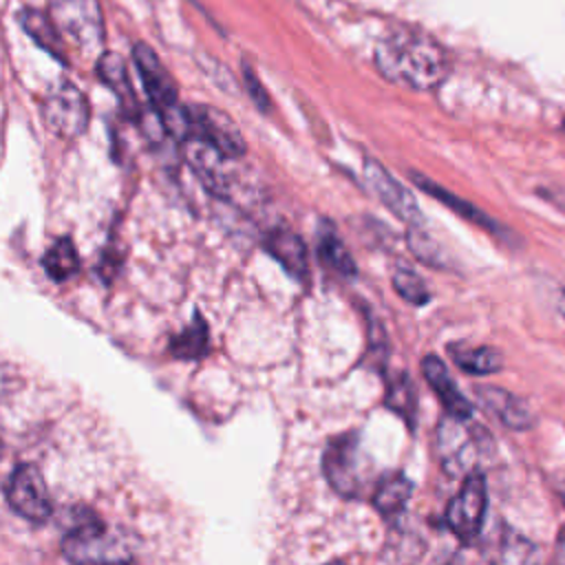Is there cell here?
<instances>
[{
    "label": "cell",
    "instance_id": "e0dca14e",
    "mask_svg": "<svg viewBox=\"0 0 565 565\" xmlns=\"http://www.w3.org/2000/svg\"><path fill=\"white\" fill-rule=\"evenodd\" d=\"M20 26L33 38V42L38 46H42L49 55L57 57V60H66L64 55V38L57 31L55 22L51 20V15H44L42 11L35 9H22L20 11Z\"/></svg>",
    "mask_w": 565,
    "mask_h": 565
},
{
    "label": "cell",
    "instance_id": "3957f363",
    "mask_svg": "<svg viewBox=\"0 0 565 565\" xmlns=\"http://www.w3.org/2000/svg\"><path fill=\"white\" fill-rule=\"evenodd\" d=\"M492 450V437L470 417L446 415L437 426V452L448 475L477 472L481 459Z\"/></svg>",
    "mask_w": 565,
    "mask_h": 565
},
{
    "label": "cell",
    "instance_id": "4dcf8cb0",
    "mask_svg": "<svg viewBox=\"0 0 565 565\" xmlns=\"http://www.w3.org/2000/svg\"><path fill=\"white\" fill-rule=\"evenodd\" d=\"M329 565H344V563H340V561H335V563H329Z\"/></svg>",
    "mask_w": 565,
    "mask_h": 565
},
{
    "label": "cell",
    "instance_id": "ac0fdd59",
    "mask_svg": "<svg viewBox=\"0 0 565 565\" xmlns=\"http://www.w3.org/2000/svg\"><path fill=\"white\" fill-rule=\"evenodd\" d=\"M448 353L452 358V362L470 373V375H490L497 373L501 369V353L492 347H470L463 342H452L448 347Z\"/></svg>",
    "mask_w": 565,
    "mask_h": 565
},
{
    "label": "cell",
    "instance_id": "ffe728a7",
    "mask_svg": "<svg viewBox=\"0 0 565 565\" xmlns=\"http://www.w3.org/2000/svg\"><path fill=\"white\" fill-rule=\"evenodd\" d=\"M384 404L413 426L415 413H417V393L406 373H397L386 382Z\"/></svg>",
    "mask_w": 565,
    "mask_h": 565
},
{
    "label": "cell",
    "instance_id": "8fae6325",
    "mask_svg": "<svg viewBox=\"0 0 565 565\" xmlns=\"http://www.w3.org/2000/svg\"><path fill=\"white\" fill-rule=\"evenodd\" d=\"M181 141H183V154H185L190 168L194 170V174L203 181V185L210 192L225 196L230 192V183H232V172L227 168V161H232V159L225 157L221 150H216L214 146H210L205 139H201L194 132H188Z\"/></svg>",
    "mask_w": 565,
    "mask_h": 565
},
{
    "label": "cell",
    "instance_id": "d6986e66",
    "mask_svg": "<svg viewBox=\"0 0 565 565\" xmlns=\"http://www.w3.org/2000/svg\"><path fill=\"white\" fill-rule=\"evenodd\" d=\"M411 492H413V483L408 481V477H404L402 472H393L377 483L373 492V505L384 516H395L404 510L406 501L411 499Z\"/></svg>",
    "mask_w": 565,
    "mask_h": 565
},
{
    "label": "cell",
    "instance_id": "f1b7e54d",
    "mask_svg": "<svg viewBox=\"0 0 565 565\" xmlns=\"http://www.w3.org/2000/svg\"><path fill=\"white\" fill-rule=\"evenodd\" d=\"M556 565H565V530L556 541Z\"/></svg>",
    "mask_w": 565,
    "mask_h": 565
},
{
    "label": "cell",
    "instance_id": "2e32d148",
    "mask_svg": "<svg viewBox=\"0 0 565 565\" xmlns=\"http://www.w3.org/2000/svg\"><path fill=\"white\" fill-rule=\"evenodd\" d=\"M95 68H97L99 79L117 95L121 106L128 108V110H137V97H135V90H132V84H130L126 62L119 55L104 51L97 57Z\"/></svg>",
    "mask_w": 565,
    "mask_h": 565
},
{
    "label": "cell",
    "instance_id": "f546056e",
    "mask_svg": "<svg viewBox=\"0 0 565 565\" xmlns=\"http://www.w3.org/2000/svg\"><path fill=\"white\" fill-rule=\"evenodd\" d=\"M558 311H561V316L565 318V289H563L561 296H558Z\"/></svg>",
    "mask_w": 565,
    "mask_h": 565
},
{
    "label": "cell",
    "instance_id": "44dd1931",
    "mask_svg": "<svg viewBox=\"0 0 565 565\" xmlns=\"http://www.w3.org/2000/svg\"><path fill=\"white\" fill-rule=\"evenodd\" d=\"M318 254H320L322 263L329 265L335 274H340L344 278H353L355 276V263H353L349 249L344 247V243L338 238V234L331 227H324L320 232Z\"/></svg>",
    "mask_w": 565,
    "mask_h": 565
},
{
    "label": "cell",
    "instance_id": "277c9868",
    "mask_svg": "<svg viewBox=\"0 0 565 565\" xmlns=\"http://www.w3.org/2000/svg\"><path fill=\"white\" fill-rule=\"evenodd\" d=\"M51 20L62 38L84 55H102L106 26L97 0H49Z\"/></svg>",
    "mask_w": 565,
    "mask_h": 565
},
{
    "label": "cell",
    "instance_id": "d4e9b609",
    "mask_svg": "<svg viewBox=\"0 0 565 565\" xmlns=\"http://www.w3.org/2000/svg\"><path fill=\"white\" fill-rule=\"evenodd\" d=\"M393 287L411 305L422 307V305H426L430 300L426 282L413 269H397L393 274Z\"/></svg>",
    "mask_w": 565,
    "mask_h": 565
},
{
    "label": "cell",
    "instance_id": "484cf974",
    "mask_svg": "<svg viewBox=\"0 0 565 565\" xmlns=\"http://www.w3.org/2000/svg\"><path fill=\"white\" fill-rule=\"evenodd\" d=\"M532 543H527L523 536H516L514 532L503 539L501 552H497L494 563L497 565H527L532 561Z\"/></svg>",
    "mask_w": 565,
    "mask_h": 565
},
{
    "label": "cell",
    "instance_id": "83f0119b",
    "mask_svg": "<svg viewBox=\"0 0 565 565\" xmlns=\"http://www.w3.org/2000/svg\"><path fill=\"white\" fill-rule=\"evenodd\" d=\"M245 82H247V90H249V95H252V99L256 102V106L260 108V110H267V104H269V97H267V93L263 90V84L258 82V77L254 75V71L249 68V66H245Z\"/></svg>",
    "mask_w": 565,
    "mask_h": 565
},
{
    "label": "cell",
    "instance_id": "30bf717a",
    "mask_svg": "<svg viewBox=\"0 0 565 565\" xmlns=\"http://www.w3.org/2000/svg\"><path fill=\"white\" fill-rule=\"evenodd\" d=\"M190 132L205 139L210 146L221 150L230 159H238L245 154V139L234 119L210 106V104H194L185 108Z\"/></svg>",
    "mask_w": 565,
    "mask_h": 565
},
{
    "label": "cell",
    "instance_id": "9a60e30c",
    "mask_svg": "<svg viewBox=\"0 0 565 565\" xmlns=\"http://www.w3.org/2000/svg\"><path fill=\"white\" fill-rule=\"evenodd\" d=\"M267 252L285 267L289 276L305 282L309 274V260H307V247L302 238L291 230H274L265 241Z\"/></svg>",
    "mask_w": 565,
    "mask_h": 565
},
{
    "label": "cell",
    "instance_id": "7a4b0ae2",
    "mask_svg": "<svg viewBox=\"0 0 565 565\" xmlns=\"http://www.w3.org/2000/svg\"><path fill=\"white\" fill-rule=\"evenodd\" d=\"M62 552L73 565H128L135 554L132 539L121 530L102 525L95 514L71 525Z\"/></svg>",
    "mask_w": 565,
    "mask_h": 565
},
{
    "label": "cell",
    "instance_id": "4316f807",
    "mask_svg": "<svg viewBox=\"0 0 565 565\" xmlns=\"http://www.w3.org/2000/svg\"><path fill=\"white\" fill-rule=\"evenodd\" d=\"M408 247L411 252L428 265H441V256H439V245L419 227H408Z\"/></svg>",
    "mask_w": 565,
    "mask_h": 565
},
{
    "label": "cell",
    "instance_id": "9c48e42d",
    "mask_svg": "<svg viewBox=\"0 0 565 565\" xmlns=\"http://www.w3.org/2000/svg\"><path fill=\"white\" fill-rule=\"evenodd\" d=\"M88 102L79 88L68 82H60L49 90L42 104L44 124L57 137L73 139L82 135L88 126Z\"/></svg>",
    "mask_w": 565,
    "mask_h": 565
},
{
    "label": "cell",
    "instance_id": "4fadbf2b",
    "mask_svg": "<svg viewBox=\"0 0 565 565\" xmlns=\"http://www.w3.org/2000/svg\"><path fill=\"white\" fill-rule=\"evenodd\" d=\"M475 395L486 413H490L512 430H525L534 424L530 406L505 388H499L492 384H477Z\"/></svg>",
    "mask_w": 565,
    "mask_h": 565
},
{
    "label": "cell",
    "instance_id": "7c38bea8",
    "mask_svg": "<svg viewBox=\"0 0 565 565\" xmlns=\"http://www.w3.org/2000/svg\"><path fill=\"white\" fill-rule=\"evenodd\" d=\"M364 179L375 196L408 227L422 225V212L415 196L375 159L364 161Z\"/></svg>",
    "mask_w": 565,
    "mask_h": 565
},
{
    "label": "cell",
    "instance_id": "ba28073f",
    "mask_svg": "<svg viewBox=\"0 0 565 565\" xmlns=\"http://www.w3.org/2000/svg\"><path fill=\"white\" fill-rule=\"evenodd\" d=\"M488 508V492H486V477L477 470L463 479L461 490L452 497L446 510V525L448 530L461 541L472 543L483 525Z\"/></svg>",
    "mask_w": 565,
    "mask_h": 565
},
{
    "label": "cell",
    "instance_id": "8992f818",
    "mask_svg": "<svg viewBox=\"0 0 565 565\" xmlns=\"http://www.w3.org/2000/svg\"><path fill=\"white\" fill-rule=\"evenodd\" d=\"M4 497L9 508L26 521L44 523L53 514V499L49 486L40 470L31 463H22L11 472L4 486Z\"/></svg>",
    "mask_w": 565,
    "mask_h": 565
},
{
    "label": "cell",
    "instance_id": "52a82bcc",
    "mask_svg": "<svg viewBox=\"0 0 565 565\" xmlns=\"http://www.w3.org/2000/svg\"><path fill=\"white\" fill-rule=\"evenodd\" d=\"M132 60H135V66H137L139 77L143 82V88L150 97V104L161 115V121L166 126L172 117H177L183 110L179 106L177 84H174L172 75L168 73V68L163 66V62L159 60V55L154 53L152 46H148L143 42H137L132 46Z\"/></svg>",
    "mask_w": 565,
    "mask_h": 565
},
{
    "label": "cell",
    "instance_id": "6da1fadb",
    "mask_svg": "<svg viewBox=\"0 0 565 565\" xmlns=\"http://www.w3.org/2000/svg\"><path fill=\"white\" fill-rule=\"evenodd\" d=\"M375 66L388 82L411 88L430 90L444 82L448 57L428 35L393 31L375 46Z\"/></svg>",
    "mask_w": 565,
    "mask_h": 565
},
{
    "label": "cell",
    "instance_id": "cb8c5ba5",
    "mask_svg": "<svg viewBox=\"0 0 565 565\" xmlns=\"http://www.w3.org/2000/svg\"><path fill=\"white\" fill-rule=\"evenodd\" d=\"M170 351H172V355L185 358V360L201 358L207 351V327H205V320H201L196 316L192 324H188L177 338H172Z\"/></svg>",
    "mask_w": 565,
    "mask_h": 565
},
{
    "label": "cell",
    "instance_id": "603a6c76",
    "mask_svg": "<svg viewBox=\"0 0 565 565\" xmlns=\"http://www.w3.org/2000/svg\"><path fill=\"white\" fill-rule=\"evenodd\" d=\"M413 179H415V183H417L422 190H426L430 196H435L437 201H441L444 205H448L450 210H455L457 214H461L463 218H468V221H472V223H479V225H486V227H494V223H492L481 210H477L475 205H470L468 201L455 196L452 192L439 188L437 183H433L430 179H426V177H422V174H415Z\"/></svg>",
    "mask_w": 565,
    "mask_h": 565
},
{
    "label": "cell",
    "instance_id": "5b68a950",
    "mask_svg": "<svg viewBox=\"0 0 565 565\" xmlns=\"http://www.w3.org/2000/svg\"><path fill=\"white\" fill-rule=\"evenodd\" d=\"M324 477L344 497H360L369 481V459L355 433H344L329 441L324 450Z\"/></svg>",
    "mask_w": 565,
    "mask_h": 565
},
{
    "label": "cell",
    "instance_id": "7402d4cb",
    "mask_svg": "<svg viewBox=\"0 0 565 565\" xmlns=\"http://www.w3.org/2000/svg\"><path fill=\"white\" fill-rule=\"evenodd\" d=\"M42 265L53 280H68L79 269V256L75 252V245L68 238H60L49 247Z\"/></svg>",
    "mask_w": 565,
    "mask_h": 565
},
{
    "label": "cell",
    "instance_id": "5bb4252c",
    "mask_svg": "<svg viewBox=\"0 0 565 565\" xmlns=\"http://www.w3.org/2000/svg\"><path fill=\"white\" fill-rule=\"evenodd\" d=\"M422 371L430 384V388L435 391L437 399L441 402V406L446 408V415L452 417H472V404L461 395V391L455 386L452 375L448 373L446 364L437 358V355H426L422 360Z\"/></svg>",
    "mask_w": 565,
    "mask_h": 565
},
{
    "label": "cell",
    "instance_id": "1f68e13d",
    "mask_svg": "<svg viewBox=\"0 0 565 565\" xmlns=\"http://www.w3.org/2000/svg\"><path fill=\"white\" fill-rule=\"evenodd\" d=\"M563 130H565V119H563Z\"/></svg>",
    "mask_w": 565,
    "mask_h": 565
}]
</instances>
